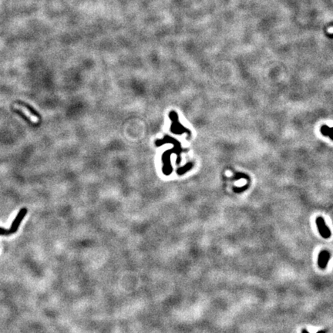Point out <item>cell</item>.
Masks as SVG:
<instances>
[{"mask_svg": "<svg viewBox=\"0 0 333 333\" xmlns=\"http://www.w3.org/2000/svg\"><path fill=\"white\" fill-rule=\"evenodd\" d=\"M23 107H25L27 108V109L29 110V112L31 113L33 115L36 116V117H39V115L38 114V113L36 112V110H35L33 109V107H30L29 105H28V104H26V103H23Z\"/></svg>", "mask_w": 333, "mask_h": 333, "instance_id": "cell-4", "label": "cell"}, {"mask_svg": "<svg viewBox=\"0 0 333 333\" xmlns=\"http://www.w3.org/2000/svg\"><path fill=\"white\" fill-rule=\"evenodd\" d=\"M0 235H2V236L10 235L9 231V230L5 229V228H0Z\"/></svg>", "mask_w": 333, "mask_h": 333, "instance_id": "cell-5", "label": "cell"}, {"mask_svg": "<svg viewBox=\"0 0 333 333\" xmlns=\"http://www.w3.org/2000/svg\"><path fill=\"white\" fill-rule=\"evenodd\" d=\"M316 224L322 237H323L324 238H328V237H331V231H330L329 228L325 225V221H324L323 218H321V217L317 218Z\"/></svg>", "mask_w": 333, "mask_h": 333, "instance_id": "cell-2", "label": "cell"}, {"mask_svg": "<svg viewBox=\"0 0 333 333\" xmlns=\"http://www.w3.org/2000/svg\"><path fill=\"white\" fill-rule=\"evenodd\" d=\"M303 333H309V332H307L306 330H304V331H303ZM319 333H325V332H324V331H319Z\"/></svg>", "mask_w": 333, "mask_h": 333, "instance_id": "cell-7", "label": "cell"}, {"mask_svg": "<svg viewBox=\"0 0 333 333\" xmlns=\"http://www.w3.org/2000/svg\"><path fill=\"white\" fill-rule=\"evenodd\" d=\"M26 214H27V208H23L20 210V212H19L18 215H17V216L16 217L14 221H13V223H12L11 227H10V228L9 229V231L10 234H14V233L16 232L19 227H20V224H21L22 221H23V218H25Z\"/></svg>", "mask_w": 333, "mask_h": 333, "instance_id": "cell-1", "label": "cell"}, {"mask_svg": "<svg viewBox=\"0 0 333 333\" xmlns=\"http://www.w3.org/2000/svg\"><path fill=\"white\" fill-rule=\"evenodd\" d=\"M330 255L326 251H323L319 254V266L321 268H325L329 260Z\"/></svg>", "mask_w": 333, "mask_h": 333, "instance_id": "cell-3", "label": "cell"}, {"mask_svg": "<svg viewBox=\"0 0 333 333\" xmlns=\"http://www.w3.org/2000/svg\"><path fill=\"white\" fill-rule=\"evenodd\" d=\"M328 31H329V33H332V27H330V28H329V30H328Z\"/></svg>", "mask_w": 333, "mask_h": 333, "instance_id": "cell-6", "label": "cell"}]
</instances>
